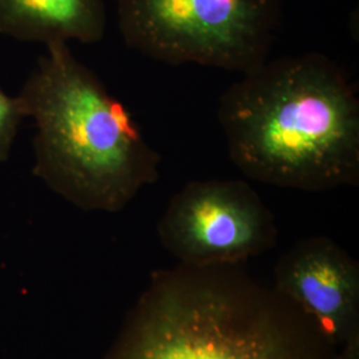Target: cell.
Here are the masks:
<instances>
[{"label":"cell","mask_w":359,"mask_h":359,"mask_svg":"<svg viewBox=\"0 0 359 359\" xmlns=\"http://www.w3.org/2000/svg\"><path fill=\"white\" fill-rule=\"evenodd\" d=\"M335 359H359V335L342 345V350L337 351Z\"/></svg>","instance_id":"9c48e42d"},{"label":"cell","mask_w":359,"mask_h":359,"mask_svg":"<svg viewBox=\"0 0 359 359\" xmlns=\"http://www.w3.org/2000/svg\"><path fill=\"white\" fill-rule=\"evenodd\" d=\"M18 95L36 127L34 175L72 205L116 213L160 180L161 154L68 43L46 46Z\"/></svg>","instance_id":"3957f363"},{"label":"cell","mask_w":359,"mask_h":359,"mask_svg":"<svg viewBox=\"0 0 359 359\" xmlns=\"http://www.w3.org/2000/svg\"><path fill=\"white\" fill-rule=\"evenodd\" d=\"M317 323L244 262L156 270L104 359H335Z\"/></svg>","instance_id":"7a4b0ae2"},{"label":"cell","mask_w":359,"mask_h":359,"mask_svg":"<svg viewBox=\"0 0 359 359\" xmlns=\"http://www.w3.org/2000/svg\"><path fill=\"white\" fill-rule=\"evenodd\" d=\"M105 31L104 0H0V35L19 41L93 44Z\"/></svg>","instance_id":"52a82bcc"},{"label":"cell","mask_w":359,"mask_h":359,"mask_svg":"<svg viewBox=\"0 0 359 359\" xmlns=\"http://www.w3.org/2000/svg\"><path fill=\"white\" fill-rule=\"evenodd\" d=\"M116 11L130 50L241 75L269 59L283 26L280 0H116Z\"/></svg>","instance_id":"277c9868"},{"label":"cell","mask_w":359,"mask_h":359,"mask_svg":"<svg viewBox=\"0 0 359 359\" xmlns=\"http://www.w3.org/2000/svg\"><path fill=\"white\" fill-rule=\"evenodd\" d=\"M26 118V105L20 96L8 95L0 83V164L10 158L19 128Z\"/></svg>","instance_id":"ba28073f"},{"label":"cell","mask_w":359,"mask_h":359,"mask_svg":"<svg viewBox=\"0 0 359 359\" xmlns=\"http://www.w3.org/2000/svg\"><path fill=\"white\" fill-rule=\"evenodd\" d=\"M274 289L317 323L334 346L359 335V264L327 237H308L283 253Z\"/></svg>","instance_id":"8992f818"},{"label":"cell","mask_w":359,"mask_h":359,"mask_svg":"<svg viewBox=\"0 0 359 359\" xmlns=\"http://www.w3.org/2000/svg\"><path fill=\"white\" fill-rule=\"evenodd\" d=\"M217 120L233 164L278 188L359 184V97L320 52L268 59L221 95Z\"/></svg>","instance_id":"6da1fadb"},{"label":"cell","mask_w":359,"mask_h":359,"mask_svg":"<svg viewBox=\"0 0 359 359\" xmlns=\"http://www.w3.org/2000/svg\"><path fill=\"white\" fill-rule=\"evenodd\" d=\"M158 240L180 264H241L277 245L274 215L244 180H196L172 196Z\"/></svg>","instance_id":"5b68a950"}]
</instances>
